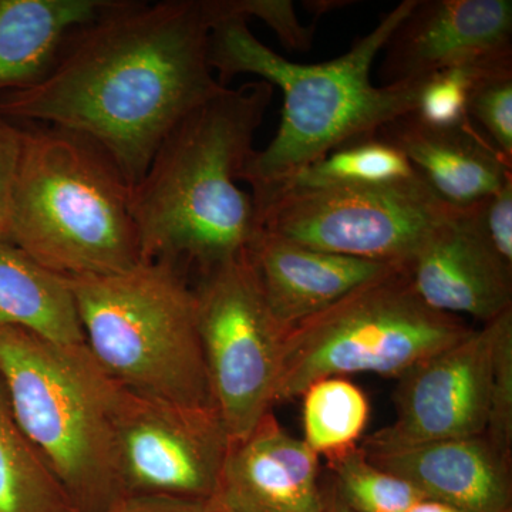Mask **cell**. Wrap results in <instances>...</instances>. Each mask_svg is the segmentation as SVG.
<instances>
[{
    "mask_svg": "<svg viewBox=\"0 0 512 512\" xmlns=\"http://www.w3.org/2000/svg\"><path fill=\"white\" fill-rule=\"evenodd\" d=\"M215 22L212 0H113L40 82L0 94V119L90 138L133 188L170 131L227 87L208 60Z\"/></svg>",
    "mask_w": 512,
    "mask_h": 512,
    "instance_id": "obj_1",
    "label": "cell"
},
{
    "mask_svg": "<svg viewBox=\"0 0 512 512\" xmlns=\"http://www.w3.org/2000/svg\"><path fill=\"white\" fill-rule=\"evenodd\" d=\"M272 96L264 80L224 87L164 138L131 188L141 261L204 275L244 254L261 225L238 181Z\"/></svg>",
    "mask_w": 512,
    "mask_h": 512,
    "instance_id": "obj_2",
    "label": "cell"
},
{
    "mask_svg": "<svg viewBox=\"0 0 512 512\" xmlns=\"http://www.w3.org/2000/svg\"><path fill=\"white\" fill-rule=\"evenodd\" d=\"M417 0H403L380 18L349 52L319 64L289 62L249 30L248 20L224 16L212 26L208 60L218 82L255 74L284 94L281 124L261 151H254L241 181L259 200L332 151L375 137L387 124L416 110L421 82L373 86L370 69L389 37Z\"/></svg>",
    "mask_w": 512,
    "mask_h": 512,
    "instance_id": "obj_3",
    "label": "cell"
},
{
    "mask_svg": "<svg viewBox=\"0 0 512 512\" xmlns=\"http://www.w3.org/2000/svg\"><path fill=\"white\" fill-rule=\"evenodd\" d=\"M5 237L66 278L120 274L141 262L131 187L90 138L22 126Z\"/></svg>",
    "mask_w": 512,
    "mask_h": 512,
    "instance_id": "obj_4",
    "label": "cell"
},
{
    "mask_svg": "<svg viewBox=\"0 0 512 512\" xmlns=\"http://www.w3.org/2000/svg\"><path fill=\"white\" fill-rule=\"evenodd\" d=\"M0 382L20 430L79 512H103L124 497L116 446L124 387L86 345L0 328Z\"/></svg>",
    "mask_w": 512,
    "mask_h": 512,
    "instance_id": "obj_5",
    "label": "cell"
},
{
    "mask_svg": "<svg viewBox=\"0 0 512 512\" xmlns=\"http://www.w3.org/2000/svg\"><path fill=\"white\" fill-rule=\"evenodd\" d=\"M87 349L128 392L214 407L185 271L141 261L120 274L69 278ZM215 409V407H214Z\"/></svg>",
    "mask_w": 512,
    "mask_h": 512,
    "instance_id": "obj_6",
    "label": "cell"
},
{
    "mask_svg": "<svg viewBox=\"0 0 512 512\" xmlns=\"http://www.w3.org/2000/svg\"><path fill=\"white\" fill-rule=\"evenodd\" d=\"M471 330L463 318L429 308L403 265L393 266L289 330L275 403L298 399L316 380L330 376L376 373L399 379Z\"/></svg>",
    "mask_w": 512,
    "mask_h": 512,
    "instance_id": "obj_7",
    "label": "cell"
},
{
    "mask_svg": "<svg viewBox=\"0 0 512 512\" xmlns=\"http://www.w3.org/2000/svg\"><path fill=\"white\" fill-rule=\"evenodd\" d=\"M262 231L329 254L403 265L456 212L414 175L399 183L285 188L255 202Z\"/></svg>",
    "mask_w": 512,
    "mask_h": 512,
    "instance_id": "obj_8",
    "label": "cell"
},
{
    "mask_svg": "<svg viewBox=\"0 0 512 512\" xmlns=\"http://www.w3.org/2000/svg\"><path fill=\"white\" fill-rule=\"evenodd\" d=\"M194 291L212 403L229 440L241 439L272 412L288 333L269 311L245 252L200 275Z\"/></svg>",
    "mask_w": 512,
    "mask_h": 512,
    "instance_id": "obj_9",
    "label": "cell"
},
{
    "mask_svg": "<svg viewBox=\"0 0 512 512\" xmlns=\"http://www.w3.org/2000/svg\"><path fill=\"white\" fill-rule=\"evenodd\" d=\"M229 436L214 407L184 406L124 389L116 416L124 495L210 500Z\"/></svg>",
    "mask_w": 512,
    "mask_h": 512,
    "instance_id": "obj_10",
    "label": "cell"
},
{
    "mask_svg": "<svg viewBox=\"0 0 512 512\" xmlns=\"http://www.w3.org/2000/svg\"><path fill=\"white\" fill-rule=\"evenodd\" d=\"M494 322L421 360L400 376L396 420L363 447H404L484 436L490 403Z\"/></svg>",
    "mask_w": 512,
    "mask_h": 512,
    "instance_id": "obj_11",
    "label": "cell"
},
{
    "mask_svg": "<svg viewBox=\"0 0 512 512\" xmlns=\"http://www.w3.org/2000/svg\"><path fill=\"white\" fill-rule=\"evenodd\" d=\"M383 86L512 64L511 0H417L383 47Z\"/></svg>",
    "mask_w": 512,
    "mask_h": 512,
    "instance_id": "obj_12",
    "label": "cell"
},
{
    "mask_svg": "<svg viewBox=\"0 0 512 512\" xmlns=\"http://www.w3.org/2000/svg\"><path fill=\"white\" fill-rule=\"evenodd\" d=\"M214 512H325L319 456L268 413L251 433L229 440Z\"/></svg>",
    "mask_w": 512,
    "mask_h": 512,
    "instance_id": "obj_13",
    "label": "cell"
},
{
    "mask_svg": "<svg viewBox=\"0 0 512 512\" xmlns=\"http://www.w3.org/2000/svg\"><path fill=\"white\" fill-rule=\"evenodd\" d=\"M403 268L414 292L434 311L488 323L512 308V269L466 211L454 212L434 229Z\"/></svg>",
    "mask_w": 512,
    "mask_h": 512,
    "instance_id": "obj_14",
    "label": "cell"
},
{
    "mask_svg": "<svg viewBox=\"0 0 512 512\" xmlns=\"http://www.w3.org/2000/svg\"><path fill=\"white\" fill-rule=\"evenodd\" d=\"M360 447L377 467L409 481L431 500L463 512H512L511 460L485 436Z\"/></svg>",
    "mask_w": 512,
    "mask_h": 512,
    "instance_id": "obj_15",
    "label": "cell"
},
{
    "mask_svg": "<svg viewBox=\"0 0 512 512\" xmlns=\"http://www.w3.org/2000/svg\"><path fill=\"white\" fill-rule=\"evenodd\" d=\"M245 255L269 311L286 333L396 266L303 247L262 229Z\"/></svg>",
    "mask_w": 512,
    "mask_h": 512,
    "instance_id": "obj_16",
    "label": "cell"
},
{
    "mask_svg": "<svg viewBox=\"0 0 512 512\" xmlns=\"http://www.w3.org/2000/svg\"><path fill=\"white\" fill-rule=\"evenodd\" d=\"M376 136L399 148L427 187L456 211L473 207L512 178V161L473 121L431 127L410 113Z\"/></svg>",
    "mask_w": 512,
    "mask_h": 512,
    "instance_id": "obj_17",
    "label": "cell"
},
{
    "mask_svg": "<svg viewBox=\"0 0 512 512\" xmlns=\"http://www.w3.org/2000/svg\"><path fill=\"white\" fill-rule=\"evenodd\" d=\"M113 0H0V94L33 86L67 37L103 15Z\"/></svg>",
    "mask_w": 512,
    "mask_h": 512,
    "instance_id": "obj_18",
    "label": "cell"
},
{
    "mask_svg": "<svg viewBox=\"0 0 512 512\" xmlns=\"http://www.w3.org/2000/svg\"><path fill=\"white\" fill-rule=\"evenodd\" d=\"M0 328L57 345H86L69 278L49 271L0 235Z\"/></svg>",
    "mask_w": 512,
    "mask_h": 512,
    "instance_id": "obj_19",
    "label": "cell"
},
{
    "mask_svg": "<svg viewBox=\"0 0 512 512\" xmlns=\"http://www.w3.org/2000/svg\"><path fill=\"white\" fill-rule=\"evenodd\" d=\"M0 512H79L20 430L0 382Z\"/></svg>",
    "mask_w": 512,
    "mask_h": 512,
    "instance_id": "obj_20",
    "label": "cell"
},
{
    "mask_svg": "<svg viewBox=\"0 0 512 512\" xmlns=\"http://www.w3.org/2000/svg\"><path fill=\"white\" fill-rule=\"evenodd\" d=\"M303 399V441L318 456L359 446L370 419L367 394L346 376L316 380Z\"/></svg>",
    "mask_w": 512,
    "mask_h": 512,
    "instance_id": "obj_21",
    "label": "cell"
},
{
    "mask_svg": "<svg viewBox=\"0 0 512 512\" xmlns=\"http://www.w3.org/2000/svg\"><path fill=\"white\" fill-rule=\"evenodd\" d=\"M416 174L399 148L375 136L332 151L329 156L303 168L281 187L254 202L285 188L390 184L410 180Z\"/></svg>",
    "mask_w": 512,
    "mask_h": 512,
    "instance_id": "obj_22",
    "label": "cell"
},
{
    "mask_svg": "<svg viewBox=\"0 0 512 512\" xmlns=\"http://www.w3.org/2000/svg\"><path fill=\"white\" fill-rule=\"evenodd\" d=\"M340 500L355 512H407L427 498L404 478L377 467L356 446L326 457Z\"/></svg>",
    "mask_w": 512,
    "mask_h": 512,
    "instance_id": "obj_23",
    "label": "cell"
},
{
    "mask_svg": "<svg viewBox=\"0 0 512 512\" xmlns=\"http://www.w3.org/2000/svg\"><path fill=\"white\" fill-rule=\"evenodd\" d=\"M494 322L493 363H491L490 403L484 436L495 450L512 456V308Z\"/></svg>",
    "mask_w": 512,
    "mask_h": 512,
    "instance_id": "obj_24",
    "label": "cell"
},
{
    "mask_svg": "<svg viewBox=\"0 0 512 512\" xmlns=\"http://www.w3.org/2000/svg\"><path fill=\"white\" fill-rule=\"evenodd\" d=\"M468 117L512 161V64L477 74L468 96Z\"/></svg>",
    "mask_w": 512,
    "mask_h": 512,
    "instance_id": "obj_25",
    "label": "cell"
},
{
    "mask_svg": "<svg viewBox=\"0 0 512 512\" xmlns=\"http://www.w3.org/2000/svg\"><path fill=\"white\" fill-rule=\"evenodd\" d=\"M480 72L473 67H456L427 77L421 86L414 116L431 127L453 128L470 123L468 96Z\"/></svg>",
    "mask_w": 512,
    "mask_h": 512,
    "instance_id": "obj_26",
    "label": "cell"
},
{
    "mask_svg": "<svg viewBox=\"0 0 512 512\" xmlns=\"http://www.w3.org/2000/svg\"><path fill=\"white\" fill-rule=\"evenodd\" d=\"M218 15L259 19L274 30L282 45L292 50L311 49L313 26L299 22L293 2L289 0H215Z\"/></svg>",
    "mask_w": 512,
    "mask_h": 512,
    "instance_id": "obj_27",
    "label": "cell"
},
{
    "mask_svg": "<svg viewBox=\"0 0 512 512\" xmlns=\"http://www.w3.org/2000/svg\"><path fill=\"white\" fill-rule=\"evenodd\" d=\"M461 211L467 212L494 254L512 269V178L500 190Z\"/></svg>",
    "mask_w": 512,
    "mask_h": 512,
    "instance_id": "obj_28",
    "label": "cell"
},
{
    "mask_svg": "<svg viewBox=\"0 0 512 512\" xmlns=\"http://www.w3.org/2000/svg\"><path fill=\"white\" fill-rule=\"evenodd\" d=\"M22 147V126L0 119V235L5 237L10 195Z\"/></svg>",
    "mask_w": 512,
    "mask_h": 512,
    "instance_id": "obj_29",
    "label": "cell"
},
{
    "mask_svg": "<svg viewBox=\"0 0 512 512\" xmlns=\"http://www.w3.org/2000/svg\"><path fill=\"white\" fill-rule=\"evenodd\" d=\"M103 512H214L205 501L161 495H124Z\"/></svg>",
    "mask_w": 512,
    "mask_h": 512,
    "instance_id": "obj_30",
    "label": "cell"
},
{
    "mask_svg": "<svg viewBox=\"0 0 512 512\" xmlns=\"http://www.w3.org/2000/svg\"><path fill=\"white\" fill-rule=\"evenodd\" d=\"M407 512H463L453 505L441 503V501L431 500V498H424L413 505Z\"/></svg>",
    "mask_w": 512,
    "mask_h": 512,
    "instance_id": "obj_31",
    "label": "cell"
},
{
    "mask_svg": "<svg viewBox=\"0 0 512 512\" xmlns=\"http://www.w3.org/2000/svg\"><path fill=\"white\" fill-rule=\"evenodd\" d=\"M325 512H355L350 510L348 505L343 503L340 500L338 493H336L335 488L330 485L329 488H326V504H325Z\"/></svg>",
    "mask_w": 512,
    "mask_h": 512,
    "instance_id": "obj_32",
    "label": "cell"
}]
</instances>
